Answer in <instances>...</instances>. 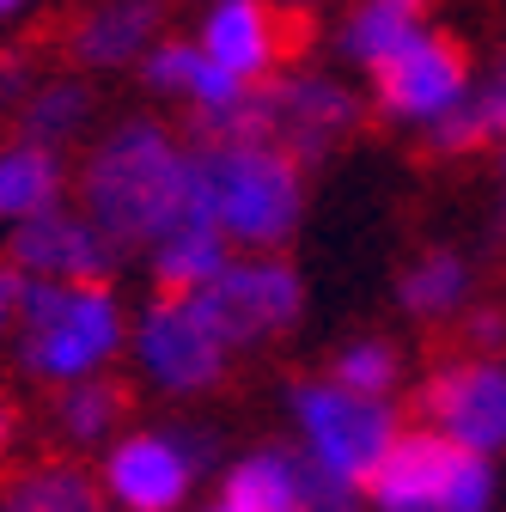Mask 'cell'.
Masks as SVG:
<instances>
[{"label":"cell","mask_w":506,"mask_h":512,"mask_svg":"<svg viewBox=\"0 0 506 512\" xmlns=\"http://www.w3.org/2000/svg\"><path fill=\"white\" fill-rule=\"evenodd\" d=\"M196 464H202L196 439H183V433H135V439H122L110 452L104 482L129 512H171L189 494V482H196Z\"/></svg>","instance_id":"obj_8"},{"label":"cell","mask_w":506,"mask_h":512,"mask_svg":"<svg viewBox=\"0 0 506 512\" xmlns=\"http://www.w3.org/2000/svg\"><path fill=\"white\" fill-rule=\"evenodd\" d=\"M19 330H25V366L43 378H86L122 336L116 299L104 287H49L25 281L19 299Z\"/></svg>","instance_id":"obj_3"},{"label":"cell","mask_w":506,"mask_h":512,"mask_svg":"<svg viewBox=\"0 0 506 512\" xmlns=\"http://www.w3.org/2000/svg\"><path fill=\"white\" fill-rule=\"evenodd\" d=\"M470 98V80H464V55L446 43V37H421L415 49H403L391 68H378V104L403 122H446L458 104Z\"/></svg>","instance_id":"obj_9"},{"label":"cell","mask_w":506,"mask_h":512,"mask_svg":"<svg viewBox=\"0 0 506 512\" xmlns=\"http://www.w3.org/2000/svg\"><path fill=\"white\" fill-rule=\"evenodd\" d=\"M19 299H25V281L19 275H0V330H7V317L19 311Z\"/></svg>","instance_id":"obj_28"},{"label":"cell","mask_w":506,"mask_h":512,"mask_svg":"<svg viewBox=\"0 0 506 512\" xmlns=\"http://www.w3.org/2000/svg\"><path fill=\"white\" fill-rule=\"evenodd\" d=\"M0 512H98V494L80 470H31L0 494Z\"/></svg>","instance_id":"obj_20"},{"label":"cell","mask_w":506,"mask_h":512,"mask_svg":"<svg viewBox=\"0 0 506 512\" xmlns=\"http://www.w3.org/2000/svg\"><path fill=\"white\" fill-rule=\"evenodd\" d=\"M159 31V7H141V0H129V7H98L80 31H74V55L92 61V68H116V61H129L153 43Z\"/></svg>","instance_id":"obj_17"},{"label":"cell","mask_w":506,"mask_h":512,"mask_svg":"<svg viewBox=\"0 0 506 512\" xmlns=\"http://www.w3.org/2000/svg\"><path fill=\"white\" fill-rule=\"evenodd\" d=\"M220 500H232L238 512H299V458L257 452V458L232 464Z\"/></svg>","instance_id":"obj_19"},{"label":"cell","mask_w":506,"mask_h":512,"mask_svg":"<svg viewBox=\"0 0 506 512\" xmlns=\"http://www.w3.org/2000/svg\"><path fill=\"white\" fill-rule=\"evenodd\" d=\"M7 19H19V7H13V0H0V25H7Z\"/></svg>","instance_id":"obj_31"},{"label":"cell","mask_w":506,"mask_h":512,"mask_svg":"<svg viewBox=\"0 0 506 512\" xmlns=\"http://www.w3.org/2000/svg\"><path fill=\"white\" fill-rule=\"evenodd\" d=\"M488 135H506V61L488 74V86H476L446 122L433 128L439 147H476V141H488Z\"/></svg>","instance_id":"obj_21"},{"label":"cell","mask_w":506,"mask_h":512,"mask_svg":"<svg viewBox=\"0 0 506 512\" xmlns=\"http://www.w3.org/2000/svg\"><path fill=\"white\" fill-rule=\"evenodd\" d=\"M208 305L220 317L226 342H257V336H275L299 317V281L287 263H232L214 287H208Z\"/></svg>","instance_id":"obj_11"},{"label":"cell","mask_w":506,"mask_h":512,"mask_svg":"<svg viewBox=\"0 0 506 512\" xmlns=\"http://www.w3.org/2000/svg\"><path fill=\"white\" fill-rule=\"evenodd\" d=\"M202 177L226 238L281 244L299 226V165L281 147H208Z\"/></svg>","instance_id":"obj_2"},{"label":"cell","mask_w":506,"mask_h":512,"mask_svg":"<svg viewBox=\"0 0 506 512\" xmlns=\"http://www.w3.org/2000/svg\"><path fill=\"white\" fill-rule=\"evenodd\" d=\"M269 98V122H275V135L293 147V159H318L330 153L348 128L360 122V98L336 80H318V74H293L281 86H263Z\"/></svg>","instance_id":"obj_12"},{"label":"cell","mask_w":506,"mask_h":512,"mask_svg":"<svg viewBox=\"0 0 506 512\" xmlns=\"http://www.w3.org/2000/svg\"><path fill=\"white\" fill-rule=\"evenodd\" d=\"M202 512H238V506H232V500H214V506H202Z\"/></svg>","instance_id":"obj_32"},{"label":"cell","mask_w":506,"mask_h":512,"mask_svg":"<svg viewBox=\"0 0 506 512\" xmlns=\"http://www.w3.org/2000/svg\"><path fill=\"white\" fill-rule=\"evenodd\" d=\"M147 86L189 98V104H196V116L226 110V104H238L250 92V86H238L232 74L214 68V61L202 55V43H153L147 49Z\"/></svg>","instance_id":"obj_13"},{"label":"cell","mask_w":506,"mask_h":512,"mask_svg":"<svg viewBox=\"0 0 506 512\" xmlns=\"http://www.w3.org/2000/svg\"><path fill=\"white\" fill-rule=\"evenodd\" d=\"M86 208L110 244H165L183 226H220L202 159L165 141L153 122H122L86 165Z\"/></svg>","instance_id":"obj_1"},{"label":"cell","mask_w":506,"mask_h":512,"mask_svg":"<svg viewBox=\"0 0 506 512\" xmlns=\"http://www.w3.org/2000/svg\"><path fill=\"white\" fill-rule=\"evenodd\" d=\"M55 189H61V165L49 147L19 141V147L0 153V220L31 226V220L55 214Z\"/></svg>","instance_id":"obj_15"},{"label":"cell","mask_w":506,"mask_h":512,"mask_svg":"<svg viewBox=\"0 0 506 512\" xmlns=\"http://www.w3.org/2000/svg\"><path fill=\"white\" fill-rule=\"evenodd\" d=\"M464 287H470L464 263H458L452 250H433L427 263H415V269L403 275V305L421 311V317H446V311H458Z\"/></svg>","instance_id":"obj_22"},{"label":"cell","mask_w":506,"mask_h":512,"mask_svg":"<svg viewBox=\"0 0 506 512\" xmlns=\"http://www.w3.org/2000/svg\"><path fill=\"white\" fill-rule=\"evenodd\" d=\"M13 98H25V61L19 55L0 61V104H13Z\"/></svg>","instance_id":"obj_27"},{"label":"cell","mask_w":506,"mask_h":512,"mask_svg":"<svg viewBox=\"0 0 506 512\" xmlns=\"http://www.w3.org/2000/svg\"><path fill=\"white\" fill-rule=\"evenodd\" d=\"M202 55L214 61L220 74H232L244 86V80H257L269 61H275V31H269V19L257 7L226 0V7H214L208 25H202Z\"/></svg>","instance_id":"obj_14"},{"label":"cell","mask_w":506,"mask_h":512,"mask_svg":"<svg viewBox=\"0 0 506 512\" xmlns=\"http://www.w3.org/2000/svg\"><path fill=\"white\" fill-rule=\"evenodd\" d=\"M476 342H500V317H494V311L476 317Z\"/></svg>","instance_id":"obj_29"},{"label":"cell","mask_w":506,"mask_h":512,"mask_svg":"<svg viewBox=\"0 0 506 512\" xmlns=\"http://www.w3.org/2000/svg\"><path fill=\"white\" fill-rule=\"evenodd\" d=\"M7 433H13V421H7V409H0V452H7Z\"/></svg>","instance_id":"obj_30"},{"label":"cell","mask_w":506,"mask_h":512,"mask_svg":"<svg viewBox=\"0 0 506 512\" xmlns=\"http://www.w3.org/2000/svg\"><path fill=\"white\" fill-rule=\"evenodd\" d=\"M372 500L378 512H488L494 476H488V458L464 452V445L439 433H409L378 464Z\"/></svg>","instance_id":"obj_4"},{"label":"cell","mask_w":506,"mask_h":512,"mask_svg":"<svg viewBox=\"0 0 506 512\" xmlns=\"http://www.w3.org/2000/svg\"><path fill=\"white\" fill-rule=\"evenodd\" d=\"M13 263L19 275L49 287H98V275H110L116 263V244L80 214H43L13 232Z\"/></svg>","instance_id":"obj_10"},{"label":"cell","mask_w":506,"mask_h":512,"mask_svg":"<svg viewBox=\"0 0 506 512\" xmlns=\"http://www.w3.org/2000/svg\"><path fill=\"white\" fill-rule=\"evenodd\" d=\"M116 415H122V397L110 391V384H68V391H61V403H55L61 433H74V439H98V433H110Z\"/></svg>","instance_id":"obj_24"},{"label":"cell","mask_w":506,"mask_h":512,"mask_svg":"<svg viewBox=\"0 0 506 512\" xmlns=\"http://www.w3.org/2000/svg\"><path fill=\"white\" fill-rule=\"evenodd\" d=\"M220 238H226L220 226H183V232H171V238L153 250L159 281H165L171 293H208V287L232 269Z\"/></svg>","instance_id":"obj_18"},{"label":"cell","mask_w":506,"mask_h":512,"mask_svg":"<svg viewBox=\"0 0 506 512\" xmlns=\"http://www.w3.org/2000/svg\"><path fill=\"white\" fill-rule=\"evenodd\" d=\"M427 415L439 439L464 445V452L488 458L506 445V366L500 360H458L433 372L427 384Z\"/></svg>","instance_id":"obj_7"},{"label":"cell","mask_w":506,"mask_h":512,"mask_svg":"<svg viewBox=\"0 0 506 512\" xmlns=\"http://www.w3.org/2000/svg\"><path fill=\"white\" fill-rule=\"evenodd\" d=\"M141 366L165 384V391H208L220 378L232 342L220 330V317L208 305V293H171L141 317Z\"/></svg>","instance_id":"obj_6"},{"label":"cell","mask_w":506,"mask_h":512,"mask_svg":"<svg viewBox=\"0 0 506 512\" xmlns=\"http://www.w3.org/2000/svg\"><path fill=\"white\" fill-rule=\"evenodd\" d=\"M299 512H360V488H348L311 458H299Z\"/></svg>","instance_id":"obj_26"},{"label":"cell","mask_w":506,"mask_h":512,"mask_svg":"<svg viewBox=\"0 0 506 512\" xmlns=\"http://www.w3.org/2000/svg\"><path fill=\"white\" fill-rule=\"evenodd\" d=\"M336 384H342V391H354V397H366V403H378L397 384V354L385 342H354L336 360Z\"/></svg>","instance_id":"obj_25"},{"label":"cell","mask_w":506,"mask_h":512,"mask_svg":"<svg viewBox=\"0 0 506 512\" xmlns=\"http://www.w3.org/2000/svg\"><path fill=\"white\" fill-rule=\"evenodd\" d=\"M293 415H299L311 464L330 470L348 488H360V482L372 488L378 464H385L391 445H397V415L385 403H366V397L342 391V384H299Z\"/></svg>","instance_id":"obj_5"},{"label":"cell","mask_w":506,"mask_h":512,"mask_svg":"<svg viewBox=\"0 0 506 512\" xmlns=\"http://www.w3.org/2000/svg\"><path fill=\"white\" fill-rule=\"evenodd\" d=\"M421 37H427L421 7H403V0H372V7H360V13L348 19L342 49H348L354 61H366V68L378 74V68H391L403 49H415Z\"/></svg>","instance_id":"obj_16"},{"label":"cell","mask_w":506,"mask_h":512,"mask_svg":"<svg viewBox=\"0 0 506 512\" xmlns=\"http://www.w3.org/2000/svg\"><path fill=\"white\" fill-rule=\"evenodd\" d=\"M92 116V98H86V86H68V80H55V86H43L31 104H25V135H31V147H55V141H68L74 128Z\"/></svg>","instance_id":"obj_23"}]
</instances>
